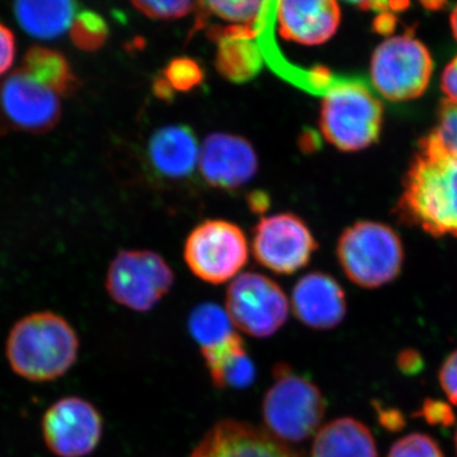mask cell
Instances as JSON below:
<instances>
[{"label":"cell","instance_id":"cell-5","mask_svg":"<svg viewBox=\"0 0 457 457\" xmlns=\"http://www.w3.org/2000/svg\"><path fill=\"white\" fill-rule=\"evenodd\" d=\"M324 411L326 402L314 384L287 366L275 369V383L263 402L267 432L282 442H302L317 431Z\"/></svg>","mask_w":457,"mask_h":457},{"label":"cell","instance_id":"cell-2","mask_svg":"<svg viewBox=\"0 0 457 457\" xmlns=\"http://www.w3.org/2000/svg\"><path fill=\"white\" fill-rule=\"evenodd\" d=\"M79 352L77 332L65 318L53 312L26 315L9 332L5 356L14 374L46 383L73 368Z\"/></svg>","mask_w":457,"mask_h":457},{"label":"cell","instance_id":"cell-31","mask_svg":"<svg viewBox=\"0 0 457 457\" xmlns=\"http://www.w3.org/2000/svg\"><path fill=\"white\" fill-rule=\"evenodd\" d=\"M438 378L447 398L453 404L457 405V350L442 363Z\"/></svg>","mask_w":457,"mask_h":457},{"label":"cell","instance_id":"cell-26","mask_svg":"<svg viewBox=\"0 0 457 457\" xmlns=\"http://www.w3.org/2000/svg\"><path fill=\"white\" fill-rule=\"evenodd\" d=\"M204 73L200 66L191 59H177L165 69L162 80L167 84L171 93L191 92L200 86Z\"/></svg>","mask_w":457,"mask_h":457},{"label":"cell","instance_id":"cell-15","mask_svg":"<svg viewBox=\"0 0 457 457\" xmlns=\"http://www.w3.org/2000/svg\"><path fill=\"white\" fill-rule=\"evenodd\" d=\"M191 457H296L270 432L237 420H222L198 444Z\"/></svg>","mask_w":457,"mask_h":457},{"label":"cell","instance_id":"cell-23","mask_svg":"<svg viewBox=\"0 0 457 457\" xmlns=\"http://www.w3.org/2000/svg\"><path fill=\"white\" fill-rule=\"evenodd\" d=\"M216 65L230 82L245 83L260 73L262 59L249 38H224Z\"/></svg>","mask_w":457,"mask_h":457},{"label":"cell","instance_id":"cell-19","mask_svg":"<svg viewBox=\"0 0 457 457\" xmlns=\"http://www.w3.org/2000/svg\"><path fill=\"white\" fill-rule=\"evenodd\" d=\"M371 431L360 420L338 418L317 433L312 457H378Z\"/></svg>","mask_w":457,"mask_h":457},{"label":"cell","instance_id":"cell-24","mask_svg":"<svg viewBox=\"0 0 457 457\" xmlns=\"http://www.w3.org/2000/svg\"><path fill=\"white\" fill-rule=\"evenodd\" d=\"M188 328L201 350L221 345L228 337L237 333L227 309L212 303H201L192 311L188 318Z\"/></svg>","mask_w":457,"mask_h":457},{"label":"cell","instance_id":"cell-29","mask_svg":"<svg viewBox=\"0 0 457 457\" xmlns=\"http://www.w3.org/2000/svg\"><path fill=\"white\" fill-rule=\"evenodd\" d=\"M141 13L154 20H177L187 16L197 0H131Z\"/></svg>","mask_w":457,"mask_h":457},{"label":"cell","instance_id":"cell-12","mask_svg":"<svg viewBox=\"0 0 457 457\" xmlns=\"http://www.w3.org/2000/svg\"><path fill=\"white\" fill-rule=\"evenodd\" d=\"M41 428L45 445L54 455L86 457L97 449L104 425L95 405L78 396H66L45 411Z\"/></svg>","mask_w":457,"mask_h":457},{"label":"cell","instance_id":"cell-17","mask_svg":"<svg viewBox=\"0 0 457 457\" xmlns=\"http://www.w3.org/2000/svg\"><path fill=\"white\" fill-rule=\"evenodd\" d=\"M293 309L296 318L314 329H332L342 323L347 302L342 286L332 276L312 272L303 276L293 290Z\"/></svg>","mask_w":457,"mask_h":457},{"label":"cell","instance_id":"cell-14","mask_svg":"<svg viewBox=\"0 0 457 457\" xmlns=\"http://www.w3.org/2000/svg\"><path fill=\"white\" fill-rule=\"evenodd\" d=\"M196 134L187 125H168L150 137L146 162L158 179L180 182L191 179L200 163Z\"/></svg>","mask_w":457,"mask_h":457},{"label":"cell","instance_id":"cell-32","mask_svg":"<svg viewBox=\"0 0 457 457\" xmlns=\"http://www.w3.org/2000/svg\"><path fill=\"white\" fill-rule=\"evenodd\" d=\"M17 55L16 37L0 22V77L8 73Z\"/></svg>","mask_w":457,"mask_h":457},{"label":"cell","instance_id":"cell-38","mask_svg":"<svg viewBox=\"0 0 457 457\" xmlns=\"http://www.w3.org/2000/svg\"><path fill=\"white\" fill-rule=\"evenodd\" d=\"M345 2L352 3V4L363 5V7H366V5H369L370 3L374 2V0H345Z\"/></svg>","mask_w":457,"mask_h":457},{"label":"cell","instance_id":"cell-20","mask_svg":"<svg viewBox=\"0 0 457 457\" xmlns=\"http://www.w3.org/2000/svg\"><path fill=\"white\" fill-rule=\"evenodd\" d=\"M201 351L216 386L245 389L253 383L255 368L237 333L221 345Z\"/></svg>","mask_w":457,"mask_h":457},{"label":"cell","instance_id":"cell-13","mask_svg":"<svg viewBox=\"0 0 457 457\" xmlns=\"http://www.w3.org/2000/svg\"><path fill=\"white\" fill-rule=\"evenodd\" d=\"M258 165L251 141L239 135L213 132L201 147L198 170L207 185L233 191L254 179Z\"/></svg>","mask_w":457,"mask_h":457},{"label":"cell","instance_id":"cell-39","mask_svg":"<svg viewBox=\"0 0 457 457\" xmlns=\"http://www.w3.org/2000/svg\"><path fill=\"white\" fill-rule=\"evenodd\" d=\"M455 449H456V453H457V431H456V435H455Z\"/></svg>","mask_w":457,"mask_h":457},{"label":"cell","instance_id":"cell-16","mask_svg":"<svg viewBox=\"0 0 457 457\" xmlns=\"http://www.w3.org/2000/svg\"><path fill=\"white\" fill-rule=\"evenodd\" d=\"M276 14L286 40L306 46L330 40L341 23L337 0H278Z\"/></svg>","mask_w":457,"mask_h":457},{"label":"cell","instance_id":"cell-37","mask_svg":"<svg viewBox=\"0 0 457 457\" xmlns=\"http://www.w3.org/2000/svg\"><path fill=\"white\" fill-rule=\"evenodd\" d=\"M451 29H453V36L457 41V4L453 8V14H451Z\"/></svg>","mask_w":457,"mask_h":457},{"label":"cell","instance_id":"cell-33","mask_svg":"<svg viewBox=\"0 0 457 457\" xmlns=\"http://www.w3.org/2000/svg\"><path fill=\"white\" fill-rule=\"evenodd\" d=\"M396 366L404 375H417L425 368V361L420 352L405 348L396 356Z\"/></svg>","mask_w":457,"mask_h":457},{"label":"cell","instance_id":"cell-1","mask_svg":"<svg viewBox=\"0 0 457 457\" xmlns=\"http://www.w3.org/2000/svg\"><path fill=\"white\" fill-rule=\"evenodd\" d=\"M398 212L431 236L457 237V158L428 135L409 164Z\"/></svg>","mask_w":457,"mask_h":457},{"label":"cell","instance_id":"cell-3","mask_svg":"<svg viewBox=\"0 0 457 457\" xmlns=\"http://www.w3.org/2000/svg\"><path fill=\"white\" fill-rule=\"evenodd\" d=\"M384 107L359 82H338L324 93L319 128L324 139L345 153L368 149L380 139Z\"/></svg>","mask_w":457,"mask_h":457},{"label":"cell","instance_id":"cell-30","mask_svg":"<svg viewBox=\"0 0 457 457\" xmlns=\"http://www.w3.org/2000/svg\"><path fill=\"white\" fill-rule=\"evenodd\" d=\"M414 416L422 418L428 425L451 427L456 422L455 413L447 403L442 400L426 399Z\"/></svg>","mask_w":457,"mask_h":457},{"label":"cell","instance_id":"cell-22","mask_svg":"<svg viewBox=\"0 0 457 457\" xmlns=\"http://www.w3.org/2000/svg\"><path fill=\"white\" fill-rule=\"evenodd\" d=\"M269 0H197L201 18L225 25L220 32L224 38L253 36L255 23Z\"/></svg>","mask_w":457,"mask_h":457},{"label":"cell","instance_id":"cell-36","mask_svg":"<svg viewBox=\"0 0 457 457\" xmlns=\"http://www.w3.org/2000/svg\"><path fill=\"white\" fill-rule=\"evenodd\" d=\"M253 212H264L270 206L269 196L264 192H254L248 201Z\"/></svg>","mask_w":457,"mask_h":457},{"label":"cell","instance_id":"cell-35","mask_svg":"<svg viewBox=\"0 0 457 457\" xmlns=\"http://www.w3.org/2000/svg\"><path fill=\"white\" fill-rule=\"evenodd\" d=\"M375 409L378 411V422L381 423L384 428L396 432L405 426V418L398 409L383 408L378 403H376Z\"/></svg>","mask_w":457,"mask_h":457},{"label":"cell","instance_id":"cell-21","mask_svg":"<svg viewBox=\"0 0 457 457\" xmlns=\"http://www.w3.org/2000/svg\"><path fill=\"white\" fill-rule=\"evenodd\" d=\"M21 71L59 97H71L79 88V80L68 59L50 47L40 45L29 47L23 56Z\"/></svg>","mask_w":457,"mask_h":457},{"label":"cell","instance_id":"cell-28","mask_svg":"<svg viewBox=\"0 0 457 457\" xmlns=\"http://www.w3.org/2000/svg\"><path fill=\"white\" fill-rule=\"evenodd\" d=\"M387 457H445L440 445L425 433H411L393 445Z\"/></svg>","mask_w":457,"mask_h":457},{"label":"cell","instance_id":"cell-34","mask_svg":"<svg viewBox=\"0 0 457 457\" xmlns=\"http://www.w3.org/2000/svg\"><path fill=\"white\" fill-rule=\"evenodd\" d=\"M441 89L446 102L457 106V56L453 57L442 71Z\"/></svg>","mask_w":457,"mask_h":457},{"label":"cell","instance_id":"cell-25","mask_svg":"<svg viewBox=\"0 0 457 457\" xmlns=\"http://www.w3.org/2000/svg\"><path fill=\"white\" fill-rule=\"evenodd\" d=\"M71 41L78 49L95 51L104 45L107 37V26L98 14L82 12L75 17L71 29Z\"/></svg>","mask_w":457,"mask_h":457},{"label":"cell","instance_id":"cell-11","mask_svg":"<svg viewBox=\"0 0 457 457\" xmlns=\"http://www.w3.org/2000/svg\"><path fill=\"white\" fill-rule=\"evenodd\" d=\"M252 248L262 266L278 275H293L311 262L318 242L302 218L282 212L261 219Z\"/></svg>","mask_w":457,"mask_h":457},{"label":"cell","instance_id":"cell-6","mask_svg":"<svg viewBox=\"0 0 457 457\" xmlns=\"http://www.w3.org/2000/svg\"><path fill=\"white\" fill-rule=\"evenodd\" d=\"M433 59L425 44L413 36L398 35L381 42L371 57L370 77L378 95L392 102H408L426 92Z\"/></svg>","mask_w":457,"mask_h":457},{"label":"cell","instance_id":"cell-7","mask_svg":"<svg viewBox=\"0 0 457 457\" xmlns=\"http://www.w3.org/2000/svg\"><path fill=\"white\" fill-rule=\"evenodd\" d=\"M248 257V240L242 228L221 219L201 222L186 240L188 269L209 284L220 285L236 278Z\"/></svg>","mask_w":457,"mask_h":457},{"label":"cell","instance_id":"cell-8","mask_svg":"<svg viewBox=\"0 0 457 457\" xmlns=\"http://www.w3.org/2000/svg\"><path fill=\"white\" fill-rule=\"evenodd\" d=\"M174 272L152 251H121L111 262L106 288L111 299L135 312H149L170 293Z\"/></svg>","mask_w":457,"mask_h":457},{"label":"cell","instance_id":"cell-9","mask_svg":"<svg viewBox=\"0 0 457 457\" xmlns=\"http://www.w3.org/2000/svg\"><path fill=\"white\" fill-rule=\"evenodd\" d=\"M227 312L236 328L252 337L266 338L284 326L290 303L273 279L245 272L228 286Z\"/></svg>","mask_w":457,"mask_h":457},{"label":"cell","instance_id":"cell-10","mask_svg":"<svg viewBox=\"0 0 457 457\" xmlns=\"http://www.w3.org/2000/svg\"><path fill=\"white\" fill-rule=\"evenodd\" d=\"M62 113L59 96L21 69L0 83V137L12 132L47 134L56 128Z\"/></svg>","mask_w":457,"mask_h":457},{"label":"cell","instance_id":"cell-18","mask_svg":"<svg viewBox=\"0 0 457 457\" xmlns=\"http://www.w3.org/2000/svg\"><path fill=\"white\" fill-rule=\"evenodd\" d=\"M13 8L18 25L38 40L64 35L78 16L77 0H14Z\"/></svg>","mask_w":457,"mask_h":457},{"label":"cell","instance_id":"cell-4","mask_svg":"<svg viewBox=\"0 0 457 457\" xmlns=\"http://www.w3.org/2000/svg\"><path fill=\"white\" fill-rule=\"evenodd\" d=\"M337 258L354 285L378 288L398 278L404 263V248L398 233L389 225L357 221L339 237Z\"/></svg>","mask_w":457,"mask_h":457},{"label":"cell","instance_id":"cell-27","mask_svg":"<svg viewBox=\"0 0 457 457\" xmlns=\"http://www.w3.org/2000/svg\"><path fill=\"white\" fill-rule=\"evenodd\" d=\"M431 137L441 149L457 158V106L445 101L437 114V123L429 132Z\"/></svg>","mask_w":457,"mask_h":457}]
</instances>
